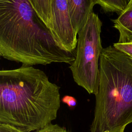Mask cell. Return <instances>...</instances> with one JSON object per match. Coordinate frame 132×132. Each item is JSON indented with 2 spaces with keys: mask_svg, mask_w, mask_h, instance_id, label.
Wrapping results in <instances>:
<instances>
[{
  "mask_svg": "<svg viewBox=\"0 0 132 132\" xmlns=\"http://www.w3.org/2000/svg\"><path fill=\"white\" fill-rule=\"evenodd\" d=\"M60 87L42 70L22 65L0 71V123L24 132L41 129L55 120Z\"/></svg>",
  "mask_w": 132,
  "mask_h": 132,
  "instance_id": "6da1fadb",
  "label": "cell"
},
{
  "mask_svg": "<svg viewBox=\"0 0 132 132\" xmlns=\"http://www.w3.org/2000/svg\"><path fill=\"white\" fill-rule=\"evenodd\" d=\"M0 55L25 66L71 64L75 59L57 44L27 0H0Z\"/></svg>",
  "mask_w": 132,
  "mask_h": 132,
  "instance_id": "7a4b0ae2",
  "label": "cell"
},
{
  "mask_svg": "<svg viewBox=\"0 0 132 132\" xmlns=\"http://www.w3.org/2000/svg\"><path fill=\"white\" fill-rule=\"evenodd\" d=\"M90 132H117L132 122V57L110 45L100 56Z\"/></svg>",
  "mask_w": 132,
  "mask_h": 132,
  "instance_id": "3957f363",
  "label": "cell"
},
{
  "mask_svg": "<svg viewBox=\"0 0 132 132\" xmlns=\"http://www.w3.org/2000/svg\"><path fill=\"white\" fill-rule=\"evenodd\" d=\"M102 23L93 11L78 33L75 59L70 66L74 81L89 94L98 90L99 63L103 47L101 38Z\"/></svg>",
  "mask_w": 132,
  "mask_h": 132,
  "instance_id": "277c9868",
  "label": "cell"
},
{
  "mask_svg": "<svg viewBox=\"0 0 132 132\" xmlns=\"http://www.w3.org/2000/svg\"><path fill=\"white\" fill-rule=\"evenodd\" d=\"M50 31L57 44L62 50L74 53L77 33L73 28L67 0H52Z\"/></svg>",
  "mask_w": 132,
  "mask_h": 132,
  "instance_id": "5b68a950",
  "label": "cell"
},
{
  "mask_svg": "<svg viewBox=\"0 0 132 132\" xmlns=\"http://www.w3.org/2000/svg\"><path fill=\"white\" fill-rule=\"evenodd\" d=\"M67 1L72 23L74 29L78 34L93 12V7L96 4L94 0Z\"/></svg>",
  "mask_w": 132,
  "mask_h": 132,
  "instance_id": "8992f818",
  "label": "cell"
},
{
  "mask_svg": "<svg viewBox=\"0 0 132 132\" xmlns=\"http://www.w3.org/2000/svg\"><path fill=\"white\" fill-rule=\"evenodd\" d=\"M112 22L113 27L119 32L118 42H132V0H130L125 10Z\"/></svg>",
  "mask_w": 132,
  "mask_h": 132,
  "instance_id": "52a82bcc",
  "label": "cell"
},
{
  "mask_svg": "<svg viewBox=\"0 0 132 132\" xmlns=\"http://www.w3.org/2000/svg\"><path fill=\"white\" fill-rule=\"evenodd\" d=\"M39 17L50 29L51 27L52 0H27Z\"/></svg>",
  "mask_w": 132,
  "mask_h": 132,
  "instance_id": "ba28073f",
  "label": "cell"
},
{
  "mask_svg": "<svg viewBox=\"0 0 132 132\" xmlns=\"http://www.w3.org/2000/svg\"><path fill=\"white\" fill-rule=\"evenodd\" d=\"M96 5L100 6L105 12L121 13L126 8L130 0H94Z\"/></svg>",
  "mask_w": 132,
  "mask_h": 132,
  "instance_id": "9c48e42d",
  "label": "cell"
},
{
  "mask_svg": "<svg viewBox=\"0 0 132 132\" xmlns=\"http://www.w3.org/2000/svg\"><path fill=\"white\" fill-rule=\"evenodd\" d=\"M34 132H69L65 128L58 125L50 123L44 127L35 130Z\"/></svg>",
  "mask_w": 132,
  "mask_h": 132,
  "instance_id": "30bf717a",
  "label": "cell"
},
{
  "mask_svg": "<svg viewBox=\"0 0 132 132\" xmlns=\"http://www.w3.org/2000/svg\"><path fill=\"white\" fill-rule=\"evenodd\" d=\"M113 46L117 49L123 52L125 54L132 57V42L121 43H115Z\"/></svg>",
  "mask_w": 132,
  "mask_h": 132,
  "instance_id": "8fae6325",
  "label": "cell"
},
{
  "mask_svg": "<svg viewBox=\"0 0 132 132\" xmlns=\"http://www.w3.org/2000/svg\"><path fill=\"white\" fill-rule=\"evenodd\" d=\"M0 132H24V131L10 124L0 123Z\"/></svg>",
  "mask_w": 132,
  "mask_h": 132,
  "instance_id": "7c38bea8",
  "label": "cell"
},
{
  "mask_svg": "<svg viewBox=\"0 0 132 132\" xmlns=\"http://www.w3.org/2000/svg\"><path fill=\"white\" fill-rule=\"evenodd\" d=\"M61 101L63 103L67 104L70 107H75L76 105V99L74 97L70 96V95L64 96L62 97Z\"/></svg>",
  "mask_w": 132,
  "mask_h": 132,
  "instance_id": "4fadbf2b",
  "label": "cell"
},
{
  "mask_svg": "<svg viewBox=\"0 0 132 132\" xmlns=\"http://www.w3.org/2000/svg\"><path fill=\"white\" fill-rule=\"evenodd\" d=\"M124 129H122V130H120L119 131H117V132H124Z\"/></svg>",
  "mask_w": 132,
  "mask_h": 132,
  "instance_id": "5bb4252c",
  "label": "cell"
}]
</instances>
